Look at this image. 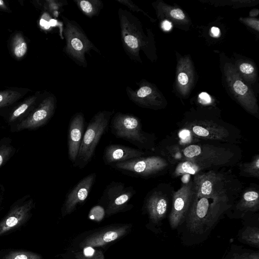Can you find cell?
<instances>
[{
	"mask_svg": "<svg viewBox=\"0 0 259 259\" xmlns=\"http://www.w3.org/2000/svg\"><path fill=\"white\" fill-rule=\"evenodd\" d=\"M230 207L226 194L207 197L195 195L186 218L187 226L193 233L203 234L215 225Z\"/></svg>",
	"mask_w": 259,
	"mask_h": 259,
	"instance_id": "obj_1",
	"label": "cell"
},
{
	"mask_svg": "<svg viewBox=\"0 0 259 259\" xmlns=\"http://www.w3.org/2000/svg\"><path fill=\"white\" fill-rule=\"evenodd\" d=\"M109 124L111 132L116 138L127 141L140 149L153 148V136L143 131L137 116L118 112L112 115Z\"/></svg>",
	"mask_w": 259,
	"mask_h": 259,
	"instance_id": "obj_2",
	"label": "cell"
},
{
	"mask_svg": "<svg viewBox=\"0 0 259 259\" xmlns=\"http://www.w3.org/2000/svg\"><path fill=\"white\" fill-rule=\"evenodd\" d=\"M114 111L103 110L97 112L90 120L84 131L74 167L84 168L92 160L96 147L107 129Z\"/></svg>",
	"mask_w": 259,
	"mask_h": 259,
	"instance_id": "obj_3",
	"label": "cell"
},
{
	"mask_svg": "<svg viewBox=\"0 0 259 259\" xmlns=\"http://www.w3.org/2000/svg\"><path fill=\"white\" fill-rule=\"evenodd\" d=\"M118 15L123 49L131 60L141 62L140 51L145 50L147 40L140 21L130 12L121 8L118 9Z\"/></svg>",
	"mask_w": 259,
	"mask_h": 259,
	"instance_id": "obj_4",
	"label": "cell"
},
{
	"mask_svg": "<svg viewBox=\"0 0 259 259\" xmlns=\"http://www.w3.org/2000/svg\"><path fill=\"white\" fill-rule=\"evenodd\" d=\"M64 24L63 33L65 45L63 51L78 65L87 66L85 54L92 50L100 53V51L89 39L80 26L75 21L62 16Z\"/></svg>",
	"mask_w": 259,
	"mask_h": 259,
	"instance_id": "obj_5",
	"label": "cell"
},
{
	"mask_svg": "<svg viewBox=\"0 0 259 259\" xmlns=\"http://www.w3.org/2000/svg\"><path fill=\"white\" fill-rule=\"evenodd\" d=\"M181 154L183 160H195L210 167L230 164L234 156V153L226 148L209 144L189 145L183 149Z\"/></svg>",
	"mask_w": 259,
	"mask_h": 259,
	"instance_id": "obj_6",
	"label": "cell"
},
{
	"mask_svg": "<svg viewBox=\"0 0 259 259\" xmlns=\"http://www.w3.org/2000/svg\"><path fill=\"white\" fill-rule=\"evenodd\" d=\"M121 173L135 177L149 178L163 171L168 162L158 156H142L110 165Z\"/></svg>",
	"mask_w": 259,
	"mask_h": 259,
	"instance_id": "obj_7",
	"label": "cell"
},
{
	"mask_svg": "<svg viewBox=\"0 0 259 259\" xmlns=\"http://www.w3.org/2000/svg\"><path fill=\"white\" fill-rule=\"evenodd\" d=\"M57 105L56 97L47 93L42 97L35 107L19 122L11 126L12 132L35 130L45 125L54 115Z\"/></svg>",
	"mask_w": 259,
	"mask_h": 259,
	"instance_id": "obj_8",
	"label": "cell"
},
{
	"mask_svg": "<svg viewBox=\"0 0 259 259\" xmlns=\"http://www.w3.org/2000/svg\"><path fill=\"white\" fill-rule=\"evenodd\" d=\"M225 75L229 87L242 106L250 114L258 113L256 100L248 86L243 80L241 74L233 64L226 63Z\"/></svg>",
	"mask_w": 259,
	"mask_h": 259,
	"instance_id": "obj_9",
	"label": "cell"
},
{
	"mask_svg": "<svg viewBox=\"0 0 259 259\" xmlns=\"http://www.w3.org/2000/svg\"><path fill=\"white\" fill-rule=\"evenodd\" d=\"M136 193L133 187L125 186L120 182L112 181L105 188L100 200L105 205V212L108 215L123 211Z\"/></svg>",
	"mask_w": 259,
	"mask_h": 259,
	"instance_id": "obj_10",
	"label": "cell"
},
{
	"mask_svg": "<svg viewBox=\"0 0 259 259\" xmlns=\"http://www.w3.org/2000/svg\"><path fill=\"white\" fill-rule=\"evenodd\" d=\"M195 193L193 181L183 184L174 193L171 210L168 217L171 228L176 229L186 219Z\"/></svg>",
	"mask_w": 259,
	"mask_h": 259,
	"instance_id": "obj_11",
	"label": "cell"
},
{
	"mask_svg": "<svg viewBox=\"0 0 259 259\" xmlns=\"http://www.w3.org/2000/svg\"><path fill=\"white\" fill-rule=\"evenodd\" d=\"M227 180L223 174L213 171L198 173L194 175L193 181L195 195L198 197H207L227 194Z\"/></svg>",
	"mask_w": 259,
	"mask_h": 259,
	"instance_id": "obj_12",
	"label": "cell"
},
{
	"mask_svg": "<svg viewBox=\"0 0 259 259\" xmlns=\"http://www.w3.org/2000/svg\"><path fill=\"white\" fill-rule=\"evenodd\" d=\"M96 177L97 175L95 172L86 176L68 192L62 208L64 216L73 212L78 205L87 200Z\"/></svg>",
	"mask_w": 259,
	"mask_h": 259,
	"instance_id": "obj_13",
	"label": "cell"
},
{
	"mask_svg": "<svg viewBox=\"0 0 259 259\" xmlns=\"http://www.w3.org/2000/svg\"><path fill=\"white\" fill-rule=\"evenodd\" d=\"M136 90L126 87V92L129 99L139 106L153 109L160 107L161 101L156 89L150 83L141 81Z\"/></svg>",
	"mask_w": 259,
	"mask_h": 259,
	"instance_id": "obj_14",
	"label": "cell"
},
{
	"mask_svg": "<svg viewBox=\"0 0 259 259\" xmlns=\"http://www.w3.org/2000/svg\"><path fill=\"white\" fill-rule=\"evenodd\" d=\"M85 119L81 112L74 114L70 120L67 134L68 155L72 164L77 158L84 133Z\"/></svg>",
	"mask_w": 259,
	"mask_h": 259,
	"instance_id": "obj_15",
	"label": "cell"
},
{
	"mask_svg": "<svg viewBox=\"0 0 259 259\" xmlns=\"http://www.w3.org/2000/svg\"><path fill=\"white\" fill-rule=\"evenodd\" d=\"M187 128L195 137L204 140L227 141L230 136L226 127L207 120L191 122Z\"/></svg>",
	"mask_w": 259,
	"mask_h": 259,
	"instance_id": "obj_16",
	"label": "cell"
},
{
	"mask_svg": "<svg viewBox=\"0 0 259 259\" xmlns=\"http://www.w3.org/2000/svg\"><path fill=\"white\" fill-rule=\"evenodd\" d=\"M130 226L122 225L105 228L87 237L82 241L81 247L90 246L94 248L104 246L124 236L128 231Z\"/></svg>",
	"mask_w": 259,
	"mask_h": 259,
	"instance_id": "obj_17",
	"label": "cell"
},
{
	"mask_svg": "<svg viewBox=\"0 0 259 259\" xmlns=\"http://www.w3.org/2000/svg\"><path fill=\"white\" fill-rule=\"evenodd\" d=\"M146 153L139 149H136L120 144H111L104 150L103 160L106 165H110L117 162L144 156Z\"/></svg>",
	"mask_w": 259,
	"mask_h": 259,
	"instance_id": "obj_18",
	"label": "cell"
},
{
	"mask_svg": "<svg viewBox=\"0 0 259 259\" xmlns=\"http://www.w3.org/2000/svg\"><path fill=\"white\" fill-rule=\"evenodd\" d=\"M144 207L150 220L154 223H157L166 215L168 200L161 191L153 189L146 196Z\"/></svg>",
	"mask_w": 259,
	"mask_h": 259,
	"instance_id": "obj_19",
	"label": "cell"
},
{
	"mask_svg": "<svg viewBox=\"0 0 259 259\" xmlns=\"http://www.w3.org/2000/svg\"><path fill=\"white\" fill-rule=\"evenodd\" d=\"M42 96L40 91H36L16 105L7 116V122L12 126L20 121L35 107Z\"/></svg>",
	"mask_w": 259,
	"mask_h": 259,
	"instance_id": "obj_20",
	"label": "cell"
},
{
	"mask_svg": "<svg viewBox=\"0 0 259 259\" xmlns=\"http://www.w3.org/2000/svg\"><path fill=\"white\" fill-rule=\"evenodd\" d=\"M178 69L177 83L179 92L183 95L188 94L193 80V74L190 61L183 60Z\"/></svg>",
	"mask_w": 259,
	"mask_h": 259,
	"instance_id": "obj_21",
	"label": "cell"
},
{
	"mask_svg": "<svg viewBox=\"0 0 259 259\" xmlns=\"http://www.w3.org/2000/svg\"><path fill=\"white\" fill-rule=\"evenodd\" d=\"M30 91L29 89L17 87L0 90V109L14 105Z\"/></svg>",
	"mask_w": 259,
	"mask_h": 259,
	"instance_id": "obj_22",
	"label": "cell"
},
{
	"mask_svg": "<svg viewBox=\"0 0 259 259\" xmlns=\"http://www.w3.org/2000/svg\"><path fill=\"white\" fill-rule=\"evenodd\" d=\"M237 208L243 211L254 212L259 208V195L257 191L250 189L242 194L237 205Z\"/></svg>",
	"mask_w": 259,
	"mask_h": 259,
	"instance_id": "obj_23",
	"label": "cell"
},
{
	"mask_svg": "<svg viewBox=\"0 0 259 259\" xmlns=\"http://www.w3.org/2000/svg\"><path fill=\"white\" fill-rule=\"evenodd\" d=\"M10 48L12 56L17 60L23 58L27 53V44L20 32H15L11 37Z\"/></svg>",
	"mask_w": 259,
	"mask_h": 259,
	"instance_id": "obj_24",
	"label": "cell"
},
{
	"mask_svg": "<svg viewBox=\"0 0 259 259\" xmlns=\"http://www.w3.org/2000/svg\"><path fill=\"white\" fill-rule=\"evenodd\" d=\"M210 167L204 163L193 160L184 159L177 166L174 175L181 176L185 174H197L201 170Z\"/></svg>",
	"mask_w": 259,
	"mask_h": 259,
	"instance_id": "obj_25",
	"label": "cell"
},
{
	"mask_svg": "<svg viewBox=\"0 0 259 259\" xmlns=\"http://www.w3.org/2000/svg\"><path fill=\"white\" fill-rule=\"evenodd\" d=\"M78 9L86 16L92 18L98 15L104 4L100 0H73Z\"/></svg>",
	"mask_w": 259,
	"mask_h": 259,
	"instance_id": "obj_26",
	"label": "cell"
},
{
	"mask_svg": "<svg viewBox=\"0 0 259 259\" xmlns=\"http://www.w3.org/2000/svg\"><path fill=\"white\" fill-rule=\"evenodd\" d=\"M16 151L11 138L4 137L0 139V167L14 155Z\"/></svg>",
	"mask_w": 259,
	"mask_h": 259,
	"instance_id": "obj_27",
	"label": "cell"
},
{
	"mask_svg": "<svg viewBox=\"0 0 259 259\" xmlns=\"http://www.w3.org/2000/svg\"><path fill=\"white\" fill-rule=\"evenodd\" d=\"M241 239L245 243L256 247L259 246V230L257 227H248L241 234Z\"/></svg>",
	"mask_w": 259,
	"mask_h": 259,
	"instance_id": "obj_28",
	"label": "cell"
},
{
	"mask_svg": "<svg viewBox=\"0 0 259 259\" xmlns=\"http://www.w3.org/2000/svg\"><path fill=\"white\" fill-rule=\"evenodd\" d=\"M76 259H105L103 252L94 247L87 246L75 253Z\"/></svg>",
	"mask_w": 259,
	"mask_h": 259,
	"instance_id": "obj_29",
	"label": "cell"
},
{
	"mask_svg": "<svg viewBox=\"0 0 259 259\" xmlns=\"http://www.w3.org/2000/svg\"><path fill=\"white\" fill-rule=\"evenodd\" d=\"M241 168L243 172L247 175L258 178L259 155H255L251 161L243 164Z\"/></svg>",
	"mask_w": 259,
	"mask_h": 259,
	"instance_id": "obj_30",
	"label": "cell"
},
{
	"mask_svg": "<svg viewBox=\"0 0 259 259\" xmlns=\"http://www.w3.org/2000/svg\"><path fill=\"white\" fill-rule=\"evenodd\" d=\"M238 68L241 74L248 81L255 80L256 73L253 66L248 62H241L238 65Z\"/></svg>",
	"mask_w": 259,
	"mask_h": 259,
	"instance_id": "obj_31",
	"label": "cell"
},
{
	"mask_svg": "<svg viewBox=\"0 0 259 259\" xmlns=\"http://www.w3.org/2000/svg\"><path fill=\"white\" fill-rule=\"evenodd\" d=\"M226 259H259V252L253 250H243L228 255Z\"/></svg>",
	"mask_w": 259,
	"mask_h": 259,
	"instance_id": "obj_32",
	"label": "cell"
},
{
	"mask_svg": "<svg viewBox=\"0 0 259 259\" xmlns=\"http://www.w3.org/2000/svg\"><path fill=\"white\" fill-rule=\"evenodd\" d=\"M105 212V210L102 207L96 206L91 210L89 213V218L91 220L99 222L104 218Z\"/></svg>",
	"mask_w": 259,
	"mask_h": 259,
	"instance_id": "obj_33",
	"label": "cell"
},
{
	"mask_svg": "<svg viewBox=\"0 0 259 259\" xmlns=\"http://www.w3.org/2000/svg\"><path fill=\"white\" fill-rule=\"evenodd\" d=\"M46 8L50 11H55L63 5V2L57 1H46Z\"/></svg>",
	"mask_w": 259,
	"mask_h": 259,
	"instance_id": "obj_34",
	"label": "cell"
},
{
	"mask_svg": "<svg viewBox=\"0 0 259 259\" xmlns=\"http://www.w3.org/2000/svg\"><path fill=\"white\" fill-rule=\"evenodd\" d=\"M170 16L177 20H184L185 18V15L183 11L179 8H176L170 11Z\"/></svg>",
	"mask_w": 259,
	"mask_h": 259,
	"instance_id": "obj_35",
	"label": "cell"
},
{
	"mask_svg": "<svg viewBox=\"0 0 259 259\" xmlns=\"http://www.w3.org/2000/svg\"><path fill=\"white\" fill-rule=\"evenodd\" d=\"M243 21L251 28L258 31V20L253 18L243 19Z\"/></svg>",
	"mask_w": 259,
	"mask_h": 259,
	"instance_id": "obj_36",
	"label": "cell"
},
{
	"mask_svg": "<svg viewBox=\"0 0 259 259\" xmlns=\"http://www.w3.org/2000/svg\"><path fill=\"white\" fill-rule=\"evenodd\" d=\"M199 98L203 103H209L211 101L210 97L207 93L203 92L200 93L199 95Z\"/></svg>",
	"mask_w": 259,
	"mask_h": 259,
	"instance_id": "obj_37",
	"label": "cell"
},
{
	"mask_svg": "<svg viewBox=\"0 0 259 259\" xmlns=\"http://www.w3.org/2000/svg\"><path fill=\"white\" fill-rule=\"evenodd\" d=\"M18 219L14 216L10 217L7 219L6 224L9 227H13L18 223Z\"/></svg>",
	"mask_w": 259,
	"mask_h": 259,
	"instance_id": "obj_38",
	"label": "cell"
},
{
	"mask_svg": "<svg viewBox=\"0 0 259 259\" xmlns=\"http://www.w3.org/2000/svg\"><path fill=\"white\" fill-rule=\"evenodd\" d=\"M0 11L11 13V10L3 0H0Z\"/></svg>",
	"mask_w": 259,
	"mask_h": 259,
	"instance_id": "obj_39",
	"label": "cell"
},
{
	"mask_svg": "<svg viewBox=\"0 0 259 259\" xmlns=\"http://www.w3.org/2000/svg\"><path fill=\"white\" fill-rule=\"evenodd\" d=\"M171 26V23L167 20L164 21L162 23V28L166 31L169 30Z\"/></svg>",
	"mask_w": 259,
	"mask_h": 259,
	"instance_id": "obj_40",
	"label": "cell"
},
{
	"mask_svg": "<svg viewBox=\"0 0 259 259\" xmlns=\"http://www.w3.org/2000/svg\"><path fill=\"white\" fill-rule=\"evenodd\" d=\"M211 31L212 35L215 37L219 36L220 33L219 28L217 27H212L211 29Z\"/></svg>",
	"mask_w": 259,
	"mask_h": 259,
	"instance_id": "obj_41",
	"label": "cell"
},
{
	"mask_svg": "<svg viewBox=\"0 0 259 259\" xmlns=\"http://www.w3.org/2000/svg\"><path fill=\"white\" fill-rule=\"evenodd\" d=\"M258 11L257 10H253L250 11L249 15L251 16H255L258 15Z\"/></svg>",
	"mask_w": 259,
	"mask_h": 259,
	"instance_id": "obj_42",
	"label": "cell"
},
{
	"mask_svg": "<svg viewBox=\"0 0 259 259\" xmlns=\"http://www.w3.org/2000/svg\"><path fill=\"white\" fill-rule=\"evenodd\" d=\"M14 259H27V257L25 254H20L16 256Z\"/></svg>",
	"mask_w": 259,
	"mask_h": 259,
	"instance_id": "obj_43",
	"label": "cell"
}]
</instances>
